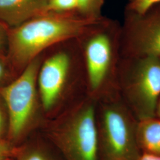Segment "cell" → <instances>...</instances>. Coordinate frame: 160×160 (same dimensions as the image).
<instances>
[{
  "label": "cell",
  "instance_id": "cell-18",
  "mask_svg": "<svg viewBox=\"0 0 160 160\" xmlns=\"http://www.w3.org/2000/svg\"><path fill=\"white\" fill-rule=\"evenodd\" d=\"M137 160H160V155L141 153Z\"/></svg>",
  "mask_w": 160,
  "mask_h": 160
},
{
  "label": "cell",
  "instance_id": "cell-1",
  "mask_svg": "<svg viewBox=\"0 0 160 160\" xmlns=\"http://www.w3.org/2000/svg\"><path fill=\"white\" fill-rule=\"evenodd\" d=\"M102 17L90 18L77 12L43 13L9 29L7 59L17 76L47 49L80 39Z\"/></svg>",
  "mask_w": 160,
  "mask_h": 160
},
{
  "label": "cell",
  "instance_id": "cell-19",
  "mask_svg": "<svg viewBox=\"0 0 160 160\" xmlns=\"http://www.w3.org/2000/svg\"><path fill=\"white\" fill-rule=\"evenodd\" d=\"M4 113L2 108V105L0 103V135L2 133V132L4 128Z\"/></svg>",
  "mask_w": 160,
  "mask_h": 160
},
{
  "label": "cell",
  "instance_id": "cell-20",
  "mask_svg": "<svg viewBox=\"0 0 160 160\" xmlns=\"http://www.w3.org/2000/svg\"><path fill=\"white\" fill-rule=\"evenodd\" d=\"M155 116L157 118L160 119V97L158 100V102L157 103V109H156V114Z\"/></svg>",
  "mask_w": 160,
  "mask_h": 160
},
{
  "label": "cell",
  "instance_id": "cell-3",
  "mask_svg": "<svg viewBox=\"0 0 160 160\" xmlns=\"http://www.w3.org/2000/svg\"><path fill=\"white\" fill-rule=\"evenodd\" d=\"M118 85L120 96L138 121L156 117L160 58L121 57Z\"/></svg>",
  "mask_w": 160,
  "mask_h": 160
},
{
  "label": "cell",
  "instance_id": "cell-11",
  "mask_svg": "<svg viewBox=\"0 0 160 160\" xmlns=\"http://www.w3.org/2000/svg\"><path fill=\"white\" fill-rule=\"evenodd\" d=\"M104 0H78L77 12L83 17L97 18L102 17Z\"/></svg>",
  "mask_w": 160,
  "mask_h": 160
},
{
  "label": "cell",
  "instance_id": "cell-17",
  "mask_svg": "<svg viewBox=\"0 0 160 160\" xmlns=\"http://www.w3.org/2000/svg\"><path fill=\"white\" fill-rule=\"evenodd\" d=\"M12 147L8 143L0 141V155L7 157L12 152Z\"/></svg>",
  "mask_w": 160,
  "mask_h": 160
},
{
  "label": "cell",
  "instance_id": "cell-13",
  "mask_svg": "<svg viewBox=\"0 0 160 160\" xmlns=\"http://www.w3.org/2000/svg\"><path fill=\"white\" fill-rule=\"evenodd\" d=\"M160 3V0H128L125 12L142 14L149 8Z\"/></svg>",
  "mask_w": 160,
  "mask_h": 160
},
{
  "label": "cell",
  "instance_id": "cell-2",
  "mask_svg": "<svg viewBox=\"0 0 160 160\" xmlns=\"http://www.w3.org/2000/svg\"><path fill=\"white\" fill-rule=\"evenodd\" d=\"M120 30L117 22L102 17L78 39L82 40L86 83L92 96L107 90L119 92Z\"/></svg>",
  "mask_w": 160,
  "mask_h": 160
},
{
  "label": "cell",
  "instance_id": "cell-8",
  "mask_svg": "<svg viewBox=\"0 0 160 160\" xmlns=\"http://www.w3.org/2000/svg\"><path fill=\"white\" fill-rule=\"evenodd\" d=\"M72 59L68 52H55L40 63L37 77L42 105L51 110L61 97L72 71Z\"/></svg>",
  "mask_w": 160,
  "mask_h": 160
},
{
  "label": "cell",
  "instance_id": "cell-4",
  "mask_svg": "<svg viewBox=\"0 0 160 160\" xmlns=\"http://www.w3.org/2000/svg\"><path fill=\"white\" fill-rule=\"evenodd\" d=\"M100 110L99 142L104 160H137L141 154L137 141L138 121L119 92L109 96Z\"/></svg>",
  "mask_w": 160,
  "mask_h": 160
},
{
  "label": "cell",
  "instance_id": "cell-15",
  "mask_svg": "<svg viewBox=\"0 0 160 160\" xmlns=\"http://www.w3.org/2000/svg\"><path fill=\"white\" fill-rule=\"evenodd\" d=\"M9 29L6 24L0 22V57L6 59L8 50Z\"/></svg>",
  "mask_w": 160,
  "mask_h": 160
},
{
  "label": "cell",
  "instance_id": "cell-9",
  "mask_svg": "<svg viewBox=\"0 0 160 160\" xmlns=\"http://www.w3.org/2000/svg\"><path fill=\"white\" fill-rule=\"evenodd\" d=\"M49 0H0V22L12 28L46 12Z\"/></svg>",
  "mask_w": 160,
  "mask_h": 160
},
{
  "label": "cell",
  "instance_id": "cell-5",
  "mask_svg": "<svg viewBox=\"0 0 160 160\" xmlns=\"http://www.w3.org/2000/svg\"><path fill=\"white\" fill-rule=\"evenodd\" d=\"M40 56L6 86L0 96L6 106L9 120V134L18 137L32 119L37 106V77L42 62Z\"/></svg>",
  "mask_w": 160,
  "mask_h": 160
},
{
  "label": "cell",
  "instance_id": "cell-21",
  "mask_svg": "<svg viewBox=\"0 0 160 160\" xmlns=\"http://www.w3.org/2000/svg\"><path fill=\"white\" fill-rule=\"evenodd\" d=\"M0 160H6V157L0 155Z\"/></svg>",
  "mask_w": 160,
  "mask_h": 160
},
{
  "label": "cell",
  "instance_id": "cell-16",
  "mask_svg": "<svg viewBox=\"0 0 160 160\" xmlns=\"http://www.w3.org/2000/svg\"><path fill=\"white\" fill-rule=\"evenodd\" d=\"M19 160H51L45 153L40 151H30L23 155Z\"/></svg>",
  "mask_w": 160,
  "mask_h": 160
},
{
  "label": "cell",
  "instance_id": "cell-7",
  "mask_svg": "<svg viewBox=\"0 0 160 160\" xmlns=\"http://www.w3.org/2000/svg\"><path fill=\"white\" fill-rule=\"evenodd\" d=\"M59 141L69 160H98L99 138L94 103H86L75 113Z\"/></svg>",
  "mask_w": 160,
  "mask_h": 160
},
{
  "label": "cell",
  "instance_id": "cell-14",
  "mask_svg": "<svg viewBox=\"0 0 160 160\" xmlns=\"http://www.w3.org/2000/svg\"><path fill=\"white\" fill-rule=\"evenodd\" d=\"M16 77L7 59L0 57V88L10 82Z\"/></svg>",
  "mask_w": 160,
  "mask_h": 160
},
{
  "label": "cell",
  "instance_id": "cell-6",
  "mask_svg": "<svg viewBox=\"0 0 160 160\" xmlns=\"http://www.w3.org/2000/svg\"><path fill=\"white\" fill-rule=\"evenodd\" d=\"M120 49L121 57L160 58V3L142 14L125 12Z\"/></svg>",
  "mask_w": 160,
  "mask_h": 160
},
{
  "label": "cell",
  "instance_id": "cell-10",
  "mask_svg": "<svg viewBox=\"0 0 160 160\" xmlns=\"http://www.w3.org/2000/svg\"><path fill=\"white\" fill-rule=\"evenodd\" d=\"M137 137L141 153L160 155V119L138 121Z\"/></svg>",
  "mask_w": 160,
  "mask_h": 160
},
{
  "label": "cell",
  "instance_id": "cell-12",
  "mask_svg": "<svg viewBox=\"0 0 160 160\" xmlns=\"http://www.w3.org/2000/svg\"><path fill=\"white\" fill-rule=\"evenodd\" d=\"M77 8L78 0H49L46 6V12H77Z\"/></svg>",
  "mask_w": 160,
  "mask_h": 160
}]
</instances>
